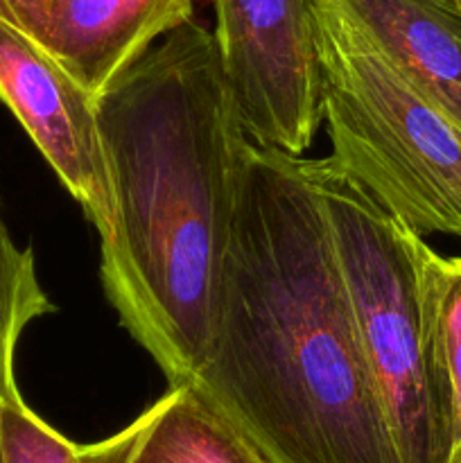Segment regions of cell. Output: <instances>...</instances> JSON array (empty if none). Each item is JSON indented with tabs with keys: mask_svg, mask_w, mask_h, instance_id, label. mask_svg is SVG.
Wrapping results in <instances>:
<instances>
[{
	"mask_svg": "<svg viewBox=\"0 0 461 463\" xmlns=\"http://www.w3.org/2000/svg\"><path fill=\"white\" fill-rule=\"evenodd\" d=\"M190 384L269 463H400L310 158L244 145L211 342Z\"/></svg>",
	"mask_w": 461,
	"mask_h": 463,
	"instance_id": "6da1fadb",
	"label": "cell"
},
{
	"mask_svg": "<svg viewBox=\"0 0 461 463\" xmlns=\"http://www.w3.org/2000/svg\"><path fill=\"white\" fill-rule=\"evenodd\" d=\"M113 190L104 292L170 387L206 360L247 134L215 34L199 21L152 45L98 98Z\"/></svg>",
	"mask_w": 461,
	"mask_h": 463,
	"instance_id": "7a4b0ae2",
	"label": "cell"
},
{
	"mask_svg": "<svg viewBox=\"0 0 461 463\" xmlns=\"http://www.w3.org/2000/svg\"><path fill=\"white\" fill-rule=\"evenodd\" d=\"M328 161L419 235L461 238V129L343 16L319 0Z\"/></svg>",
	"mask_w": 461,
	"mask_h": 463,
	"instance_id": "3957f363",
	"label": "cell"
},
{
	"mask_svg": "<svg viewBox=\"0 0 461 463\" xmlns=\"http://www.w3.org/2000/svg\"><path fill=\"white\" fill-rule=\"evenodd\" d=\"M310 170L400 463H450L416 269L420 235L328 158H310Z\"/></svg>",
	"mask_w": 461,
	"mask_h": 463,
	"instance_id": "277c9868",
	"label": "cell"
},
{
	"mask_svg": "<svg viewBox=\"0 0 461 463\" xmlns=\"http://www.w3.org/2000/svg\"><path fill=\"white\" fill-rule=\"evenodd\" d=\"M212 30L244 134L303 156L324 122L319 0H215Z\"/></svg>",
	"mask_w": 461,
	"mask_h": 463,
	"instance_id": "5b68a950",
	"label": "cell"
},
{
	"mask_svg": "<svg viewBox=\"0 0 461 463\" xmlns=\"http://www.w3.org/2000/svg\"><path fill=\"white\" fill-rule=\"evenodd\" d=\"M0 98L98 229L99 242L108 240L113 190L98 98L5 18H0Z\"/></svg>",
	"mask_w": 461,
	"mask_h": 463,
	"instance_id": "8992f818",
	"label": "cell"
},
{
	"mask_svg": "<svg viewBox=\"0 0 461 463\" xmlns=\"http://www.w3.org/2000/svg\"><path fill=\"white\" fill-rule=\"evenodd\" d=\"M194 18V0H43L14 27L99 98L156 39Z\"/></svg>",
	"mask_w": 461,
	"mask_h": 463,
	"instance_id": "52a82bcc",
	"label": "cell"
},
{
	"mask_svg": "<svg viewBox=\"0 0 461 463\" xmlns=\"http://www.w3.org/2000/svg\"><path fill=\"white\" fill-rule=\"evenodd\" d=\"M333 3L461 129V7L456 0Z\"/></svg>",
	"mask_w": 461,
	"mask_h": 463,
	"instance_id": "ba28073f",
	"label": "cell"
},
{
	"mask_svg": "<svg viewBox=\"0 0 461 463\" xmlns=\"http://www.w3.org/2000/svg\"><path fill=\"white\" fill-rule=\"evenodd\" d=\"M84 463H269L190 383L104 441L81 446Z\"/></svg>",
	"mask_w": 461,
	"mask_h": 463,
	"instance_id": "9c48e42d",
	"label": "cell"
},
{
	"mask_svg": "<svg viewBox=\"0 0 461 463\" xmlns=\"http://www.w3.org/2000/svg\"><path fill=\"white\" fill-rule=\"evenodd\" d=\"M420 303L434 392L450 437V463H461V256L416 242Z\"/></svg>",
	"mask_w": 461,
	"mask_h": 463,
	"instance_id": "30bf717a",
	"label": "cell"
},
{
	"mask_svg": "<svg viewBox=\"0 0 461 463\" xmlns=\"http://www.w3.org/2000/svg\"><path fill=\"white\" fill-rule=\"evenodd\" d=\"M54 312L36 274L34 253L21 249L0 220V398L18 401L16 348L32 321Z\"/></svg>",
	"mask_w": 461,
	"mask_h": 463,
	"instance_id": "8fae6325",
	"label": "cell"
},
{
	"mask_svg": "<svg viewBox=\"0 0 461 463\" xmlns=\"http://www.w3.org/2000/svg\"><path fill=\"white\" fill-rule=\"evenodd\" d=\"M5 463H84L81 446L68 441L34 410L18 401H3Z\"/></svg>",
	"mask_w": 461,
	"mask_h": 463,
	"instance_id": "7c38bea8",
	"label": "cell"
},
{
	"mask_svg": "<svg viewBox=\"0 0 461 463\" xmlns=\"http://www.w3.org/2000/svg\"><path fill=\"white\" fill-rule=\"evenodd\" d=\"M43 0H0V18H5L7 23L16 25L27 12L41 5Z\"/></svg>",
	"mask_w": 461,
	"mask_h": 463,
	"instance_id": "4fadbf2b",
	"label": "cell"
},
{
	"mask_svg": "<svg viewBox=\"0 0 461 463\" xmlns=\"http://www.w3.org/2000/svg\"><path fill=\"white\" fill-rule=\"evenodd\" d=\"M0 463H5V450H3V398H0Z\"/></svg>",
	"mask_w": 461,
	"mask_h": 463,
	"instance_id": "5bb4252c",
	"label": "cell"
},
{
	"mask_svg": "<svg viewBox=\"0 0 461 463\" xmlns=\"http://www.w3.org/2000/svg\"><path fill=\"white\" fill-rule=\"evenodd\" d=\"M456 3H459V7H461V0H456Z\"/></svg>",
	"mask_w": 461,
	"mask_h": 463,
	"instance_id": "9a60e30c",
	"label": "cell"
}]
</instances>
